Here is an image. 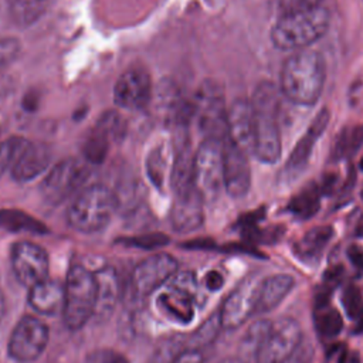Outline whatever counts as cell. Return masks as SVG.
Instances as JSON below:
<instances>
[{"mask_svg":"<svg viewBox=\"0 0 363 363\" xmlns=\"http://www.w3.org/2000/svg\"><path fill=\"white\" fill-rule=\"evenodd\" d=\"M320 4H322V0H279V11L281 14H285V13L312 9Z\"/></svg>","mask_w":363,"mask_h":363,"instance_id":"74e56055","label":"cell"},{"mask_svg":"<svg viewBox=\"0 0 363 363\" xmlns=\"http://www.w3.org/2000/svg\"><path fill=\"white\" fill-rule=\"evenodd\" d=\"M224 189L233 199L244 197L251 187V167L248 153L231 139L223 140Z\"/></svg>","mask_w":363,"mask_h":363,"instance_id":"2e32d148","label":"cell"},{"mask_svg":"<svg viewBox=\"0 0 363 363\" xmlns=\"http://www.w3.org/2000/svg\"><path fill=\"white\" fill-rule=\"evenodd\" d=\"M223 282H224L223 275L218 274L217 271H211V272H208L207 277H206V285H207V288L211 289V291L220 289V288L223 286Z\"/></svg>","mask_w":363,"mask_h":363,"instance_id":"7bdbcfd3","label":"cell"},{"mask_svg":"<svg viewBox=\"0 0 363 363\" xmlns=\"http://www.w3.org/2000/svg\"><path fill=\"white\" fill-rule=\"evenodd\" d=\"M177 271V259L167 252H157L139 262L130 275V289L136 299H146L166 285Z\"/></svg>","mask_w":363,"mask_h":363,"instance_id":"8fae6325","label":"cell"},{"mask_svg":"<svg viewBox=\"0 0 363 363\" xmlns=\"http://www.w3.org/2000/svg\"><path fill=\"white\" fill-rule=\"evenodd\" d=\"M218 363H245V360L238 356H228V357L221 359Z\"/></svg>","mask_w":363,"mask_h":363,"instance_id":"ee69618b","label":"cell"},{"mask_svg":"<svg viewBox=\"0 0 363 363\" xmlns=\"http://www.w3.org/2000/svg\"><path fill=\"white\" fill-rule=\"evenodd\" d=\"M227 138L237 146L252 155L254 150V119L248 99H235L227 112Z\"/></svg>","mask_w":363,"mask_h":363,"instance_id":"d6986e66","label":"cell"},{"mask_svg":"<svg viewBox=\"0 0 363 363\" xmlns=\"http://www.w3.org/2000/svg\"><path fill=\"white\" fill-rule=\"evenodd\" d=\"M320 311L316 315V329L325 337H335L340 333L343 320L340 313L333 308L319 306Z\"/></svg>","mask_w":363,"mask_h":363,"instance_id":"4dcf8cb0","label":"cell"},{"mask_svg":"<svg viewBox=\"0 0 363 363\" xmlns=\"http://www.w3.org/2000/svg\"><path fill=\"white\" fill-rule=\"evenodd\" d=\"M51 156L48 145L41 142H28L10 169V174L18 183L31 182L47 170L51 163Z\"/></svg>","mask_w":363,"mask_h":363,"instance_id":"ffe728a7","label":"cell"},{"mask_svg":"<svg viewBox=\"0 0 363 363\" xmlns=\"http://www.w3.org/2000/svg\"><path fill=\"white\" fill-rule=\"evenodd\" d=\"M294 284V278L286 274H275L262 279L259 284L255 313L269 312L277 308L289 294Z\"/></svg>","mask_w":363,"mask_h":363,"instance_id":"603a6c76","label":"cell"},{"mask_svg":"<svg viewBox=\"0 0 363 363\" xmlns=\"http://www.w3.org/2000/svg\"><path fill=\"white\" fill-rule=\"evenodd\" d=\"M254 119V150L252 155L264 163H275L281 157L279 132V95L277 86L269 81L257 85L251 99Z\"/></svg>","mask_w":363,"mask_h":363,"instance_id":"7a4b0ae2","label":"cell"},{"mask_svg":"<svg viewBox=\"0 0 363 363\" xmlns=\"http://www.w3.org/2000/svg\"><path fill=\"white\" fill-rule=\"evenodd\" d=\"M4 311H6V305H4V298H3V294L0 292V320L4 315Z\"/></svg>","mask_w":363,"mask_h":363,"instance_id":"f6af8a7d","label":"cell"},{"mask_svg":"<svg viewBox=\"0 0 363 363\" xmlns=\"http://www.w3.org/2000/svg\"><path fill=\"white\" fill-rule=\"evenodd\" d=\"M329 23L330 13L322 4L279 14L271 30V41L282 51H302L326 34Z\"/></svg>","mask_w":363,"mask_h":363,"instance_id":"3957f363","label":"cell"},{"mask_svg":"<svg viewBox=\"0 0 363 363\" xmlns=\"http://www.w3.org/2000/svg\"><path fill=\"white\" fill-rule=\"evenodd\" d=\"M302 343V330L296 320L281 318L271 323L269 330L255 350L257 363H279L291 357Z\"/></svg>","mask_w":363,"mask_h":363,"instance_id":"30bf717a","label":"cell"},{"mask_svg":"<svg viewBox=\"0 0 363 363\" xmlns=\"http://www.w3.org/2000/svg\"><path fill=\"white\" fill-rule=\"evenodd\" d=\"M174 199L170 208V224L180 234L191 233L204 221L203 197L196 186L173 191Z\"/></svg>","mask_w":363,"mask_h":363,"instance_id":"ac0fdd59","label":"cell"},{"mask_svg":"<svg viewBox=\"0 0 363 363\" xmlns=\"http://www.w3.org/2000/svg\"><path fill=\"white\" fill-rule=\"evenodd\" d=\"M329 121H330L329 109L322 108L316 113V116L312 119V122L309 123L308 130L303 133V136L298 140L294 150L291 152V155L281 172L284 182H291V180L296 179L303 172V169L306 167L308 160L311 157L313 145L318 140V138L323 133V130L326 129Z\"/></svg>","mask_w":363,"mask_h":363,"instance_id":"e0dca14e","label":"cell"},{"mask_svg":"<svg viewBox=\"0 0 363 363\" xmlns=\"http://www.w3.org/2000/svg\"><path fill=\"white\" fill-rule=\"evenodd\" d=\"M28 139L23 136H9L0 140V176L4 172H10L23 149L28 145Z\"/></svg>","mask_w":363,"mask_h":363,"instance_id":"f546056e","label":"cell"},{"mask_svg":"<svg viewBox=\"0 0 363 363\" xmlns=\"http://www.w3.org/2000/svg\"><path fill=\"white\" fill-rule=\"evenodd\" d=\"M326 62L320 52L302 50L289 55L281 71V89L296 105H313L325 86Z\"/></svg>","mask_w":363,"mask_h":363,"instance_id":"6da1fadb","label":"cell"},{"mask_svg":"<svg viewBox=\"0 0 363 363\" xmlns=\"http://www.w3.org/2000/svg\"><path fill=\"white\" fill-rule=\"evenodd\" d=\"M197 282L191 272L174 274L157 298L159 308L173 322L189 323L194 316Z\"/></svg>","mask_w":363,"mask_h":363,"instance_id":"9c48e42d","label":"cell"},{"mask_svg":"<svg viewBox=\"0 0 363 363\" xmlns=\"http://www.w3.org/2000/svg\"><path fill=\"white\" fill-rule=\"evenodd\" d=\"M3 89H4V79L0 77V94H1Z\"/></svg>","mask_w":363,"mask_h":363,"instance_id":"7dc6e473","label":"cell"},{"mask_svg":"<svg viewBox=\"0 0 363 363\" xmlns=\"http://www.w3.org/2000/svg\"><path fill=\"white\" fill-rule=\"evenodd\" d=\"M146 170H147V176L150 179V182L153 184H156L157 187H162L163 183L166 182V177L170 182V176H172V167H167V153L166 149L156 147L155 150L150 152L147 162H146Z\"/></svg>","mask_w":363,"mask_h":363,"instance_id":"f1b7e54d","label":"cell"},{"mask_svg":"<svg viewBox=\"0 0 363 363\" xmlns=\"http://www.w3.org/2000/svg\"><path fill=\"white\" fill-rule=\"evenodd\" d=\"M21 44L14 37L0 38V74L18 57Z\"/></svg>","mask_w":363,"mask_h":363,"instance_id":"d6a6232c","label":"cell"},{"mask_svg":"<svg viewBox=\"0 0 363 363\" xmlns=\"http://www.w3.org/2000/svg\"><path fill=\"white\" fill-rule=\"evenodd\" d=\"M360 139H362V130L360 129H352L350 132H345L342 135V138L339 139L336 155L343 156L349 150H354L359 146Z\"/></svg>","mask_w":363,"mask_h":363,"instance_id":"8d00e7d4","label":"cell"},{"mask_svg":"<svg viewBox=\"0 0 363 363\" xmlns=\"http://www.w3.org/2000/svg\"><path fill=\"white\" fill-rule=\"evenodd\" d=\"M115 138L99 123L95 125V129L89 133L84 143V157L88 163H101L109 150L111 142Z\"/></svg>","mask_w":363,"mask_h":363,"instance_id":"4316f807","label":"cell"},{"mask_svg":"<svg viewBox=\"0 0 363 363\" xmlns=\"http://www.w3.org/2000/svg\"><path fill=\"white\" fill-rule=\"evenodd\" d=\"M11 267L17 281L30 289L48 278V254L35 242L18 241L11 247Z\"/></svg>","mask_w":363,"mask_h":363,"instance_id":"5bb4252c","label":"cell"},{"mask_svg":"<svg viewBox=\"0 0 363 363\" xmlns=\"http://www.w3.org/2000/svg\"><path fill=\"white\" fill-rule=\"evenodd\" d=\"M227 112L221 86L211 79L204 81L191 102V119L196 121L203 139L227 138Z\"/></svg>","mask_w":363,"mask_h":363,"instance_id":"8992f818","label":"cell"},{"mask_svg":"<svg viewBox=\"0 0 363 363\" xmlns=\"http://www.w3.org/2000/svg\"><path fill=\"white\" fill-rule=\"evenodd\" d=\"M360 169H362V170H363V157H362V159H360Z\"/></svg>","mask_w":363,"mask_h":363,"instance_id":"c3c4849f","label":"cell"},{"mask_svg":"<svg viewBox=\"0 0 363 363\" xmlns=\"http://www.w3.org/2000/svg\"><path fill=\"white\" fill-rule=\"evenodd\" d=\"M182 342L179 340H167L164 342L160 349L156 350L150 363H172L173 359L182 352Z\"/></svg>","mask_w":363,"mask_h":363,"instance_id":"836d02e7","label":"cell"},{"mask_svg":"<svg viewBox=\"0 0 363 363\" xmlns=\"http://www.w3.org/2000/svg\"><path fill=\"white\" fill-rule=\"evenodd\" d=\"M0 225L9 231H31V233H45L47 228L43 223L26 214L21 210L4 208L0 210Z\"/></svg>","mask_w":363,"mask_h":363,"instance_id":"83f0119b","label":"cell"},{"mask_svg":"<svg viewBox=\"0 0 363 363\" xmlns=\"http://www.w3.org/2000/svg\"><path fill=\"white\" fill-rule=\"evenodd\" d=\"M91 163L85 159L67 157L55 163L40 184V193L50 204H60L75 193L89 177Z\"/></svg>","mask_w":363,"mask_h":363,"instance_id":"52a82bcc","label":"cell"},{"mask_svg":"<svg viewBox=\"0 0 363 363\" xmlns=\"http://www.w3.org/2000/svg\"><path fill=\"white\" fill-rule=\"evenodd\" d=\"M342 302H343V308H345L346 313L350 318L356 319L363 315V299H362V294L357 286L347 285L343 291Z\"/></svg>","mask_w":363,"mask_h":363,"instance_id":"1f68e13d","label":"cell"},{"mask_svg":"<svg viewBox=\"0 0 363 363\" xmlns=\"http://www.w3.org/2000/svg\"><path fill=\"white\" fill-rule=\"evenodd\" d=\"M132 245L135 247H142V248H155L160 247L167 242V237L160 235V234H153V235H145V237H138L133 240H129Z\"/></svg>","mask_w":363,"mask_h":363,"instance_id":"f35d334b","label":"cell"},{"mask_svg":"<svg viewBox=\"0 0 363 363\" xmlns=\"http://www.w3.org/2000/svg\"><path fill=\"white\" fill-rule=\"evenodd\" d=\"M7 3L13 21L20 27H27L44 14L50 0H7Z\"/></svg>","mask_w":363,"mask_h":363,"instance_id":"d4e9b609","label":"cell"},{"mask_svg":"<svg viewBox=\"0 0 363 363\" xmlns=\"http://www.w3.org/2000/svg\"><path fill=\"white\" fill-rule=\"evenodd\" d=\"M259 284L252 277L247 278L227 296L218 312L224 329H235L255 313Z\"/></svg>","mask_w":363,"mask_h":363,"instance_id":"9a60e30c","label":"cell"},{"mask_svg":"<svg viewBox=\"0 0 363 363\" xmlns=\"http://www.w3.org/2000/svg\"><path fill=\"white\" fill-rule=\"evenodd\" d=\"M194 184L203 200H213L224 187L223 140L204 138L194 153Z\"/></svg>","mask_w":363,"mask_h":363,"instance_id":"ba28073f","label":"cell"},{"mask_svg":"<svg viewBox=\"0 0 363 363\" xmlns=\"http://www.w3.org/2000/svg\"><path fill=\"white\" fill-rule=\"evenodd\" d=\"M172 363H203V354L199 349H186L182 350Z\"/></svg>","mask_w":363,"mask_h":363,"instance_id":"ab89813d","label":"cell"},{"mask_svg":"<svg viewBox=\"0 0 363 363\" xmlns=\"http://www.w3.org/2000/svg\"><path fill=\"white\" fill-rule=\"evenodd\" d=\"M221 326V322H220V313L211 316L207 322H204V325L200 328V330L196 333V340L199 345H206L208 342H211L217 332L220 330Z\"/></svg>","mask_w":363,"mask_h":363,"instance_id":"e575fe53","label":"cell"},{"mask_svg":"<svg viewBox=\"0 0 363 363\" xmlns=\"http://www.w3.org/2000/svg\"><path fill=\"white\" fill-rule=\"evenodd\" d=\"M309 357H311V349H305L302 345L299 346V349L288 359L279 362V363H309Z\"/></svg>","mask_w":363,"mask_h":363,"instance_id":"b9f144b4","label":"cell"},{"mask_svg":"<svg viewBox=\"0 0 363 363\" xmlns=\"http://www.w3.org/2000/svg\"><path fill=\"white\" fill-rule=\"evenodd\" d=\"M86 363H129V360L126 359L125 354H122L116 350L102 349V350L92 352L88 356Z\"/></svg>","mask_w":363,"mask_h":363,"instance_id":"d590c367","label":"cell"},{"mask_svg":"<svg viewBox=\"0 0 363 363\" xmlns=\"http://www.w3.org/2000/svg\"><path fill=\"white\" fill-rule=\"evenodd\" d=\"M320 191L322 189L318 184L308 186L306 189H303L302 191L292 197V200L288 204V211H291L295 217L302 220L312 217L319 210Z\"/></svg>","mask_w":363,"mask_h":363,"instance_id":"484cf974","label":"cell"},{"mask_svg":"<svg viewBox=\"0 0 363 363\" xmlns=\"http://www.w3.org/2000/svg\"><path fill=\"white\" fill-rule=\"evenodd\" d=\"M333 235L330 225H319L306 231L294 247V251L303 259H312L320 255Z\"/></svg>","mask_w":363,"mask_h":363,"instance_id":"cb8c5ba5","label":"cell"},{"mask_svg":"<svg viewBox=\"0 0 363 363\" xmlns=\"http://www.w3.org/2000/svg\"><path fill=\"white\" fill-rule=\"evenodd\" d=\"M119 208L118 196L104 184L81 190L67 210L68 224L79 233H96L105 228Z\"/></svg>","mask_w":363,"mask_h":363,"instance_id":"277c9868","label":"cell"},{"mask_svg":"<svg viewBox=\"0 0 363 363\" xmlns=\"http://www.w3.org/2000/svg\"><path fill=\"white\" fill-rule=\"evenodd\" d=\"M347 258L357 272H363V248L359 245H350L347 248Z\"/></svg>","mask_w":363,"mask_h":363,"instance_id":"60d3db41","label":"cell"},{"mask_svg":"<svg viewBox=\"0 0 363 363\" xmlns=\"http://www.w3.org/2000/svg\"><path fill=\"white\" fill-rule=\"evenodd\" d=\"M28 303L41 315H52L62 309L64 284L55 279H44L28 289Z\"/></svg>","mask_w":363,"mask_h":363,"instance_id":"7402d4cb","label":"cell"},{"mask_svg":"<svg viewBox=\"0 0 363 363\" xmlns=\"http://www.w3.org/2000/svg\"><path fill=\"white\" fill-rule=\"evenodd\" d=\"M96 278L82 265H72L64 284L62 318L71 330L81 329L95 313Z\"/></svg>","mask_w":363,"mask_h":363,"instance_id":"5b68a950","label":"cell"},{"mask_svg":"<svg viewBox=\"0 0 363 363\" xmlns=\"http://www.w3.org/2000/svg\"><path fill=\"white\" fill-rule=\"evenodd\" d=\"M356 231H357V234H363V217L360 218V221H359V224H357V228H356Z\"/></svg>","mask_w":363,"mask_h":363,"instance_id":"bcb514c9","label":"cell"},{"mask_svg":"<svg viewBox=\"0 0 363 363\" xmlns=\"http://www.w3.org/2000/svg\"><path fill=\"white\" fill-rule=\"evenodd\" d=\"M153 96V85L149 72L133 65L121 74L113 86V102L126 111H140L146 108Z\"/></svg>","mask_w":363,"mask_h":363,"instance_id":"4fadbf2b","label":"cell"},{"mask_svg":"<svg viewBox=\"0 0 363 363\" xmlns=\"http://www.w3.org/2000/svg\"><path fill=\"white\" fill-rule=\"evenodd\" d=\"M96 278V303L94 318L99 320L108 319L121 298V282L118 272L113 267H104L98 272H95Z\"/></svg>","mask_w":363,"mask_h":363,"instance_id":"44dd1931","label":"cell"},{"mask_svg":"<svg viewBox=\"0 0 363 363\" xmlns=\"http://www.w3.org/2000/svg\"><path fill=\"white\" fill-rule=\"evenodd\" d=\"M50 337L48 326L34 316H23L13 329L7 350L11 359L30 363L41 356Z\"/></svg>","mask_w":363,"mask_h":363,"instance_id":"7c38bea8","label":"cell"}]
</instances>
